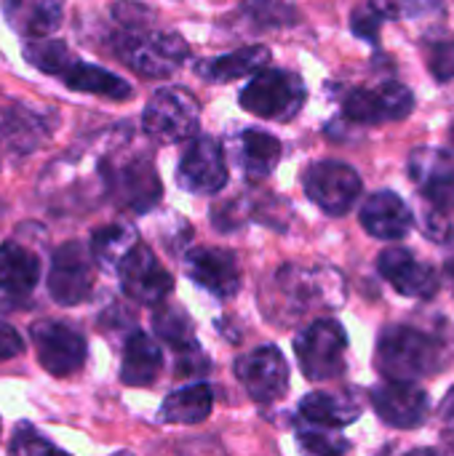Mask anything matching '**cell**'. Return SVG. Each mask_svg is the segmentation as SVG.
Returning <instances> with one entry per match:
<instances>
[{
    "label": "cell",
    "mask_w": 454,
    "mask_h": 456,
    "mask_svg": "<svg viewBox=\"0 0 454 456\" xmlns=\"http://www.w3.org/2000/svg\"><path fill=\"white\" fill-rule=\"evenodd\" d=\"M377 369L385 379H420L439 374L450 366V347L420 329L391 326L380 334L377 342Z\"/></svg>",
    "instance_id": "cell-1"
},
{
    "label": "cell",
    "mask_w": 454,
    "mask_h": 456,
    "mask_svg": "<svg viewBox=\"0 0 454 456\" xmlns=\"http://www.w3.org/2000/svg\"><path fill=\"white\" fill-rule=\"evenodd\" d=\"M305 104V83L289 69H265L241 91V107L265 120H292Z\"/></svg>",
    "instance_id": "cell-2"
},
{
    "label": "cell",
    "mask_w": 454,
    "mask_h": 456,
    "mask_svg": "<svg viewBox=\"0 0 454 456\" xmlns=\"http://www.w3.org/2000/svg\"><path fill=\"white\" fill-rule=\"evenodd\" d=\"M297 361L310 382L337 379L345 371L348 334L337 321H316L294 339Z\"/></svg>",
    "instance_id": "cell-3"
},
{
    "label": "cell",
    "mask_w": 454,
    "mask_h": 456,
    "mask_svg": "<svg viewBox=\"0 0 454 456\" xmlns=\"http://www.w3.org/2000/svg\"><path fill=\"white\" fill-rule=\"evenodd\" d=\"M142 128L161 144H177L198 131V102L185 88H161L142 112Z\"/></svg>",
    "instance_id": "cell-4"
},
{
    "label": "cell",
    "mask_w": 454,
    "mask_h": 456,
    "mask_svg": "<svg viewBox=\"0 0 454 456\" xmlns=\"http://www.w3.org/2000/svg\"><path fill=\"white\" fill-rule=\"evenodd\" d=\"M118 56L144 77H166L187 59V43L177 32H128L118 43Z\"/></svg>",
    "instance_id": "cell-5"
},
{
    "label": "cell",
    "mask_w": 454,
    "mask_h": 456,
    "mask_svg": "<svg viewBox=\"0 0 454 456\" xmlns=\"http://www.w3.org/2000/svg\"><path fill=\"white\" fill-rule=\"evenodd\" d=\"M276 289L302 313L313 307H337L345 299V283L332 267L286 265L276 275Z\"/></svg>",
    "instance_id": "cell-6"
},
{
    "label": "cell",
    "mask_w": 454,
    "mask_h": 456,
    "mask_svg": "<svg viewBox=\"0 0 454 456\" xmlns=\"http://www.w3.org/2000/svg\"><path fill=\"white\" fill-rule=\"evenodd\" d=\"M308 198L329 216H343L353 208L361 195V176L356 168L340 160L313 163L302 176Z\"/></svg>",
    "instance_id": "cell-7"
},
{
    "label": "cell",
    "mask_w": 454,
    "mask_h": 456,
    "mask_svg": "<svg viewBox=\"0 0 454 456\" xmlns=\"http://www.w3.org/2000/svg\"><path fill=\"white\" fill-rule=\"evenodd\" d=\"M104 176H107L104 182H107V190L115 198V203L123 208H131L136 214L150 211L163 195L158 171L150 163V158H144V155L110 163L104 168Z\"/></svg>",
    "instance_id": "cell-8"
},
{
    "label": "cell",
    "mask_w": 454,
    "mask_h": 456,
    "mask_svg": "<svg viewBox=\"0 0 454 456\" xmlns=\"http://www.w3.org/2000/svg\"><path fill=\"white\" fill-rule=\"evenodd\" d=\"M91 289H94V254L75 240L59 246L51 259L48 294L59 305L72 307L86 302L91 297Z\"/></svg>",
    "instance_id": "cell-9"
},
{
    "label": "cell",
    "mask_w": 454,
    "mask_h": 456,
    "mask_svg": "<svg viewBox=\"0 0 454 456\" xmlns=\"http://www.w3.org/2000/svg\"><path fill=\"white\" fill-rule=\"evenodd\" d=\"M29 334L37 361L48 374L70 377L86 363V339L75 326L64 321H37Z\"/></svg>",
    "instance_id": "cell-10"
},
{
    "label": "cell",
    "mask_w": 454,
    "mask_h": 456,
    "mask_svg": "<svg viewBox=\"0 0 454 456\" xmlns=\"http://www.w3.org/2000/svg\"><path fill=\"white\" fill-rule=\"evenodd\" d=\"M118 278H120L123 294L147 307L161 305L174 289V278L163 270L158 256L142 243H136L118 262Z\"/></svg>",
    "instance_id": "cell-11"
},
{
    "label": "cell",
    "mask_w": 454,
    "mask_h": 456,
    "mask_svg": "<svg viewBox=\"0 0 454 456\" xmlns=\"http://www.w3.org/2000/svg\"><path fill=\"white\" fill-rule=\"evenodd\" d=\"M235 377L257 403H273L284 398L289 387V366L278 347L265 345L235 361Z\"/></svg>",
    "instance_id": "cell-12"
},
{
    "label": "cell",
    "mask_w": 454,
    "mask_h": 456,
    "mask_svg": "<svg viewBox=\"0 0 454 456\" xmlns=\"http://www.w3.org/2000/svg\"><path fill=\"white\" fill-rule=\"evenodd\" d=\"M409 176L420 190L425 206L436 214H447L454 208V160L450 152L439 147H417L409 155Z\"/></svg>",
    "instance_id": "cell-13"
},
{
    "label": "cell",
    "mask_w": 454,
    "mask_h": 456,
    "mask_svg": "<svg viewBox=\"0 0 454 456\" xmlns=\"http://www.w3.org/2000/svg\"><path fill=\"white\" fill-rule=\"evenodd\" d=\"M177 184L193 195H217L227 184L225 152L211 136L190 142L177 168Z\"/></svg>",
    "instance_id": "cell-14"
},
{
    "label": "cell",
    "mask_w": 454,
    "mask_h": 456,
    "mask_svg": "<svg viewBox=\"0 0 454 456\" xmlns=\"http://www.w3.org/2000/svg\"><path fill=\"white\" fill-rule=\"evenodd\" d=\"M372 403L383 422L399 430H415L428 419L431 401L412 379H388L372 390Z\"/></svg>",
    "instance_id": "cell-15"
},
{
    "label": "cell",
    "mask_w": 454,
    "mask_h": 456,
    "mask_svg": "<svg viewBox=\"0 0 454 456\" xmlns=\"http://www.w3.org/2000/svg\"><path fill=\"white\" fill-rule=\"evenodd\" d=\"M415 96L407 86L391 80L380 88H353L345 96V115L356 123L401 120L412 112Z\"/></svg>",
    "instance_id": "cell-16"
},
{
    "label": "cell",
    "mask_w": 454,
    "mask_h": 456,
    "mask_svg": "<svg viewBox=\"0 0 454 456\" xmlns=\"http://www.w3.org/2000/svg\"><path fill=\"white\" fill-rule=\"evenodd\" d=\"M377 270L404 297L431 299L439 291V275L433 273V267L420 262L407 248H399V246L385 248L377 259Z\"/></svg>",
    "instance_id": "cell-17"
},
{
    "label": "cell",
    "mask_w": 454,
    "mask_h": 456,
    "mask_svg": "<svg viewBox=\"0 0 454 456\" xmlns=\"http://www.w3.org/2000/svg\"><path fill=\"white\" fill-rule=\"evenodd\" d=\"M187 275L190 281H195L201 289H206L209 294L219 297V299H230L238 294L241 289V270L238 262L230 251L225 248H209V246H198L187 254Z\"/></svg>",
    "instance_id": "cell-18"
},
{
    "label": "cell",
    "mask_w": 454,
    "mask_h": 456,
    "mask_svg": "<svg viewBox=\"0 0 454 456\" xmlns=\"http://www.w3.org/2000/svg\"><path fill=\"white\" fill-rule=\"evenodd\" d=\"M415 219L409 206L396 192H375L361 206V227L380 240H404Z\"/></svg>",
    "instance_id": "cell-19"
},
{
    "label": "cell",
    "mask_w": 454,
    "mask_h": 456,
    "mask_svg": "<svg viewBox=\"0 0 454 456\" xmlns=\"http://www.w3.org/2000/svg\"><path fill=\"white\" fill-rule=\"evenodd\" d=\"M5 21L24 37L51 35L64 16V0H3Z\"/></svg>",
    "instance_id": "cell-20"
},
{
    "label": "cell",
    "mask_w": 454,
    "mask_h": 456,
    "mask_svg": "<svg viewBox=\"0 0 454 456\" xmlns=\"http://www.w3.org/2000/svg\"><path fill=\"white\" fill-rule=\"evenodd\" d=\"M163 369V353L161 347L142 331L131 334L123 350L120 363V382L128 387H150Z\"/></svg>",
    "instance_id": "cell-21"
},
{
    "label": "cell",
    "mask_w": 454,
    "mask_h": 456,
    "mask_svg": "<svg viewBox=\"0 0 454 456\" xmlns=\"http://www.w3.org/2000/svg\"><path fill=\"white\" fill-rule=\"evenodd\" d=\"M268 61H270V51L265 45H249V48L230 51L225 56L198 61L195 69L209 83H230V80H238L244 75L260 72Z\"/></svg>",
    "instance_id": "cell-22"
},
{
    "label": "cell",
    "mask_w": 454,
    "mask_h": 456,
    "mask_svg": "<svg viewBox=\"0 0 454 456\" xmlns=\"http://www.w3.org/2000/svg\"><path fill=\"white\" fill-rule=\"evenodd\" d=\"M40 278V262L19 243L0 246V291L8 297H27Z\"/></svg>",
    "instance_id": "cell-23"
},
{
    "label": "cell",
    "mask_w": 454,
    "mask_h": 456,
    "mask_svg": "<svg viewBox=\"0 0 454 456\" xmlns=\"http://www.w3.org/2000/svg\"><path fill=\"white\" fill-rule=\"evenodd\" d=\"M302 417L318 428H345L359 419L361 403L353 393H310L302 406Z\"/></svg>",
    "instance_id": "cell-24"
},
{
    "label": "cell",
    "mask_w": 454,
    "mask_h": 456,
    "mask_svg": "<svg viewBox=\"0 0 454 456\" xmlns=\"http://www.w3.org/2000/svg\"><path fill=\"white\" fill-rule=\"evenodd\" d=\"M211 406H214L211 387L198 382V385L174 390L161 406V419L169 425H198L211 414Z\"/></svg>",
    "instance_id": "cell-25"
},
{
    "label": "cell",
    "mask_w": 454,
    "mask_h": 456,
    "mask_svg": "<svg viewBox=\"0 0 454 456\" xmlns=\"http://www.w3.org/2000/svg\"><path fill=\"white\" fill-rule=\"evenodd\" d=\"M62 80L67 88L83 91V94H96V96H107V99H128L131 96V86L123 77L112 75L96 64H86V61H72L64 69Z\"/></svg>",
    "instance_id": "cell-26"
},
{
    "label": "cell",
    "mask_w": 454,
    "mask_h": 456,
    "mask_svg": "<svg viewBox=\"0 0 454 456\" xmlns=\"http://www.w3.org/2000/svg\"><path fill=\"white\" fill-rule=\"evenodd\" d=\"M281 152H284L281 142L268 131L246 128L241 136V163L249 179H262L273 174L281 160Z\"/></svg>",
    "instance_id": "cell-27"
},
{
    "label": "cell",
    "mask_w": 454,
    "mask_h": 456,
    "mask_svg": "<svg viewBox=\"0 0 454 456\" xmlns=\"http://www.w3.org/2000/svg\"><path fill=\"white\" fill-rule=\"evenodd\" d=\"M153 329L155 334L171 345L177 353H187V350H198V339H195V326L190 321V315L182 307H158L153 315Z\"/></svg>",
    "instance_id": "cell-28"
},
{
    "label": "cell",
    "mask_w": 454,
    "mask_h": 456,
    "mask_svg": "<svg viewBox=\"0 0 454 456\" xmlns=\"http://www.w3.org/2000/svg\"><path fill=\"white\" fill-rule=\"evenodd\" d=\"M136 246V230L131 224H110L91 235V254L99 265H115Z\"/></svg>",
    "instance_id": "cell-29"
},
{
    "label": "cell",
    "mask_w": 454,
    "mask_h": 456,
    "mask_svg": "<svg viewBox=\"0 0 454 456\" xmlns=\"http://www.w3.org/2000/svg\"><path fill=\"white\" fill-rule=\"evenodd\" d=\"M24 56L29 64H35L40 72L45 75H64V69L72 64V56L67 51V45L62 40H35V43H27L24 48Z\"/></svg>",
    "instance_id": "cell-30"
},
{
    "label": "cell",
    "mask_w": 454,
    "mask_h": 456,
    "mask_svg": "<svg viewBox=\"0 0 454 456\" xmlns=\"http://www.w3.org/2000/svg\"><path fill=\"white\" fill-rule=\"evenodd\" d=\"M300 444L310 454H343L348 452V441L332 433H316V430H300Z\"/></svg>",
    "instance_id": "cell-31"
},
{
    "label": "cell",
    "mask_w": 454,
    "mask_h": 456,
    "mask_svg": "<svg viewBox=\"0 0 454 456\" xmlns=\"http://www.w3.org/2000/svg\"><path fill=\"white\" fill-rule=\"evenodd\" d=\"M428 67L439 83H447L454 77V40H439L431 45Z\"/></svg>",
    "instance_id": "cell-32"
},
{
    "label": "cell",
    "mask_w": 454,
    "mask_h": 456,
    "mask_svg": "<svg viewBox=\"0 0 454 456\" xmlns=\"http://www.w3.org/2000/svg\"><path fill=\"white\" fill-rule=\"evenodd\" d=\"M8 449H11V454H48V452H56L54 444H48L45 438H40L27 425L19 428V436H13V441H11Z\"/></svg>",
    "instance_id": "cell-33"
},
{
    "label": "cell",
    "mask_w": 454,
    "mask_h": 456,
    "mask_svg": "<svg viewBox=\"0 0 454 456\" xmlns=\"http://www.w3.org/2000/svg\"><path fill=\"white\" fill-rule=\"evenodd\" d=\"M369 5L383 16V19H409L417 16L425 5V0H369Z\"/></svg>",
    "instance_id": "cell-34"
},
{
    "label": "cell",
    "mask_w": 454,
    "mask_h": 456,
    "mask_svg": "<svg viewBox=\"0 0 454 456\" xmlns=\"http://www.w3.org/2000/svg\"><path fill=\"white\" fill-rule=\"evenodd\" d=\"M380 21H383V16H380L372 5H361V8H356V11H353V19H351L353 32H356L359 37H369V40H375V37H377Z\"/></svg>",
    "instance_id": "cell-35"
},
{
    "label": "cell",
    "mask_w": 454,
    "mask_h": 456,
    "mask_svg": "<svg viewBox=\"0 0 454 456\" xmlns=\"http://www.w3.org/2000/svg\"><path fill=\"white\" fill-rule=\"evenodd\" d=\"M439 422H442V441H444V446L454 452V387L442 401Z\"/></svg>",
    "instance_id": "cell-36"
},
{
    "label": "cell",
    "mask_w": 454,
    "mask_h": 456,
    "mask_svg": "<svg viewBox=\"0 0 454 456\" xmlns=\"http://www.w3.org/2000/svg\"><path fill=\"white\" fill-rule=\"evenodd\" d=\"M24 350V345H21V337L8 326V323H0V363L3 361H11V358H16L19 353Z\"/></svg>",
    "instance_id": "cell-37"
},
{
    "label": "cell",
    "mask_w": 454,
    "mask_h": 456,
    "mask_svg": "<svg viewBox=\"0 0 454 456\" xmlns=\"http://www.w3.org/2000/svg\"><path fill=\"white\" fill-rule=\"evenodd\" d=\"M447 278H450V283H452V289H454V259L447 262Z\"/></svg>",
    "instance_id": "cell-38"
}]
</instances>
